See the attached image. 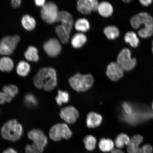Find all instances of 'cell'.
<instances>
[{
	"label": "cell",
	"mask_w": 153,
	"mask_h": 153,
	"mask_svg": "<svg viewBox=\"0 0 153 153\" xmlns=\"http://www.w3.org/2000/svg\"><path fill=\"white\" fill-rule=\"evenodd\" d=\"M34 85L38 89L52 91L57 85L56 71L50 67L40 69L33 79Z\"/></svg>",
	"instance_id": "6da1fadb"
},
{
	"label": "cell",
	"mask_w": 153,
	"mask_h": 153,
	"mask_svg": "<svg viewBox=\"0 0 153 153\" xmlns=\"http://www.w3.org/2000/svg\"><path fill=\"white\" fill-rule=\"evenodd\" d=\"M131 24L135 29L138 28L141 25H144V27L139 30L138 33L140 37L146 38L152 36L153 34V19L146 12H141L135 15L131 20Z\"/></svg>",
	"instance_id": "7a4b0ae2"
},
{
	"label": "cell",
	"mask_w": 153,
	"mask_h": 153,
	"mask_svg": "<svg viewBox=\"0 0 153 153\" xmlns=\"http://www.w3.org/2000/svg\"><path fill=\"white\" fill-rule=\"evenodd\" d=\"M23 128L15 120H9L4 124L1 129V135L4 139L11 141H16L22 137Z\"/></svg>",
	"instance_id": "3957f363"
},
{
	"label": "cell",
	"mask_w": 153,
	"mask_h": 153,
	"mask_svg": "<svg viewBox=\"0 0 153 153\" xmlns=\"http://www.w3.org/2000/svg\"><path fill=\"white\" fill-rule=\"evenodd\" d=\"M72 88L78 92H85L92 87L94 79L91 74L83 75L77 73L71 77L68 80Z\"/></svg>",
	"instance_id": "277c9868"
},
{
	"label": "cell",
	"mask_w": 153,
	"mask_h": 153,
	"mask_svg": "<svg viewBox=\"0 0 153 153\" xmlns=\"http://www.w3.org/2000/svg\"><path fill=\"white\" fill-rule=\"evenodd\" d=\"M72 133L66 124L57 123L53 125L50 130L49 135L51 139L59 141L62 139L68 140L72 136Z\"/></svg>",
	"instance_id": "5b68a950"
},
{
	"label": "cell",
	"mask_w": 153,
	"mask_h": 153,
	"mask_svg": "<svg viewBox=\"0 0 153 153\" xmlns=\"http://www.w3.org/2000/svg\"><path fill=\"white\" fill-rule=\"evenodd\" d=\"M20 40V37L18 35L3 38L0 42V54L6 56L12 54Z\"/></svg>",
	"instance_id": "8992f818"
},
{
	"label": "cell",
	"mask_w": 153,
	"mask_h": 153,
	"mask_svg": "<svg viewBox=\"0 0 153 153\" xmlns=\"http://www.w3.org/2000/svg\"><path fill=\"white\" fill-rule=\"evenodd\" d=\"M59 13L58 7L56 4L52 2H48L42 7L41 18L47 23L52 24L56 22Z\"/></svg>",
	"instance_id": "52a82bcc"
},
{
	"label": "cell",
	"mask_w": 153,
	"mask_h": 153,
	"mask_svg": "<svg viewBox=\"0 0 153 153\" xmlns=\"http://www.w3.org/2000/svg\"><path fill=\"white\" fill-rule=\"evenodd\" d=\"M143 137L140 135L134 136L131 139L127 148L128 153H152L153 149L151 145L146 144L142 147H140L143 141Z\"/></svg>",
	"instance_id": "ba28073f"
},
{
	"label": "cell",
	"mask_w": 153,
	"mask_h": 153,
	"mask_svg": "<svg viewBox=\"0 0 153 153\" xmlns=\"http://www.w3.org/2000/svg\"><path fill=\"white\" fill-rule=\"evenodd\" d=\"M135 58H131V52L129 49H123L118 54L117 63L124 70L129 71L132 70L136 64Z\"/></svg>",
	"instance_id": "9c48e42d"
},
{
	"label": "cell",
	"mask_w": 153,
	"mask_h": 153,
	"mask_svg": "<svg viewBox=\"0 0 153 153\" xmlns=\"http://www.w3.org/2000/svg\"><path fill=\"white\" fill-rule=\"evenodd\" d=\"M43 48L49 56L55 57L60 54L62 47L59 40L55 38H51L44 44Z\"/></svg>",
	"instance_id": "30bf717a"
},
{
	"label": "cell",
	"mask_w": 153,
	"mask_h": 153,
	"mask_svg": "<svg viewBox=\"0 0 153 153\" xmlns=\"http://www.w3.org/2000/svg\"><path fill=\"white\" fill-rule=\"evenodd\" d=\"M60 117L66 123L70 124L75 123L79 117V113L74 107L70 106L65 107L60 110Z\"/></svg>",
	"instance_id": "8fae6325"
},
{
	"label": "cell",
	"mask_w": 153,
	"mask_h": 153,
	"mask_svg": "<svg viewBox=\"0 0 153 153\" xmlns=\"http://www.w3.org/2000/svg\"><path fill=\"white\" fill-rule=\"evenodd\" d=\"M99 3L97 0H79L77 2L78 11L83 14H89L97 10Z\"/></svg>",
	"instance_id": "7c38bea8"
},
{
	"label": "cell",
	"mask_w": 153,
	"mask_h": 153,
	"mask_svg": "<svg viewBox=\"0 0 153 153\" xmlns=\"http://www.w3.org/2000/svg\"><path fill=\"white\" fill-rule=\"evenodd\" d=\"M28 138L33 141V143L45 148L48 144L46 136L41 130L33 129L30 130L27 134Z\"/></svg>",
	"instance_id": "4fadbf2b"
},
{
	"label": "cell",
	"mask_w": 153,
	"mask_h": 153,
	"mask_svg": "<svg viewBox=\"0 0 153 153\" xmlns=\"http://www.w3.org/2000/svg\"><path fill=\"white\" fill-rule=\"evenodd\" d=\"M106 74L113 81H117L124 75V70L117 62H111L108 65Z\"/></svg>",
	"instance_id": "5bb4252c"
},
{
	"label": "cell",
	"mask_w": 153,
	"mask_h": 153,
	"mask_svg": "<svg viewBox=\"0 0 153 153\" xmlns=\"http://www.w3.org/2000/svg\"><path fill=\"white\" fill-rule=\"evenodd\" d=\"M61 22L62 25L70 36L73 26L74 20L71 14L65 11H59L56 22Z\"/></svg>",
	"instance_id": "9a60e30c"
},
{
	"label": "cell",
	"mask_w": 153,
	"mask_h": 153,
	"mask_svg": "<svg viewBox=\"0 0 153 153\" xmlns=\"http://www.w3.org/2000/svg\"><path fill=\"white\" fill-rule=\"evenodd\" d=\"M102 121V117L100 114L94 112H91L88 114L86 124L88 128H94L99 127Z\"/></svg>",
	"instance_id": "2e32d148"
},
{
	"label": "cell",
	"mask_w": 153,
	"mask_h": 153,
	"mask_svg": "<svg viewBox=\"0 0 153 153\" xmlns=\"http://www.w3.org/2000/svg\"><path fill=\"white\" fill-rule=\"evenodd\" d=\"M3 92L6 97L7 102H10L19 92V89L17 86L11 85L4 86L3 88Z\"/></svg>",
	"instance_id": "e0dca14e"
},
{
	"label": "cell",
	"mask_w": 153,
	"mask_h": 153,
	"mask_svg": "<svg viewBox=\"0 0 153 153\" xmlns=\"http://www.w3.org/2000/svg\"><path fill=\"white\" fill-rule=\"evenodd\" d=\"M97 10L101 16L108 17L112 14L113 8L110 3L108 1H104L99 4Z\"/></svg>",
	"instance_id": "ac0fdd59"
},
{
	"label": "cell",
	"mask_w": 153,
	"mask_h": 153,
	"mask_svg": "<svg viewBox=\"0 0 153 153\" xmlns=\"http://www.w3.org/2000/svg\"><path fill=\"white\" fill-rule=\"evenodd\" d=\"M114 143L110 139H101L99 143V148L103 152H111L114 149Z\"/></svg>",
	"instance_id": "d6986e66"
},
{
	"label": "cell",
	"mask_w": 153,
	"mask_h": 153,
	"mask_svg": "<svg viewBox=\"0 0 153 153\" xmlns=\"http://www.w3.org/2000/svg\"><path fill=\"white\" fill-rule=\"evenodd\" d=\"M14 66V62L9 57L4 56L0 59V70L1 71L10 72L13 70Z\"/></svg>",
	"instance_id": "ffe728a7"
},
{
	"label": "cell",
	"mask_w": 153,
	"mask_h": 153,
	"mask_svg": "<svg viewBox=\"0 0 153 153\" xmlns=\"http://www.w3.org/2000/svg\"><path fill=\"white\" fill-rule=\"evenodd\" d=\"M22 24L25 29L28 31L34 30L36 25L35 19L28 14L25 15L22 17Z\"/></svg>",
	"instance_id": "44dd1931"
},
{
	"label": "cell",
	"mask_w": 153,
	"mask_h": 153,
	"mask_svg": "<svg viewBox=\"0 0 153 153\" xmlns=\"http://www.w3.org/2000/svg\"><path fill=\"white\" fill-rule=\"evenodd\" d=\"M131 141L128 136L126 134L122 133L118 136L115 140L114 145L117 149H120L126 146H128Z\"/></svg>",
	"instance_id": "7402d4cb"
},
{
	"label": "cell",
	"mask_w": 153,
	"mask_h": 153,
	"mask_svg": "<svg viewBox=\"0 0 153 153\" xmlns=\"http://www.w3.org/2000/svg\"><path fill=\"white\" fill-rule=\"evenodd\" d=\"M25 56L27 60L30 62H37L39 60L38 50L33 46L28 47L25 52Z\"/></svg>",
	"instance_id": "603a6c76"
},
{
	"label": "cell",
	"mask_w": 153,
	"mask_h": 153,
	"mask_svg": "<svg viewBox=\"0 0 153 153\" xmlns=\"http://www.w3.org/2000/svg\"><path fill=\"white\" fill-rule=\"evenodd\" d=\"M87 41V38L83 33H76L73 37L71 40V44L74 48H79L85 45Z\"/></svg>",
	"instance_id": "cb8c5ba5"
},
{
	"label": "cell",
	"mask_w": 153,
	"mask_h": 153,
	"mask_svg": "<svg viewBox=\"0 0 153 153\" xmlns=\"http://www.w3.org/2000/svg\"><path fill=\"white\" fill-rule=\"evenodd\" d=\"M30 71V66L28 63L24 61L18 63L16 68V72L19 76L25 77L27 76Z\"/></svg>",
	"instance_id": "d4e9b609"
},
{
	"label": "cell",
	"mask_w": 153,
	"mask_h": 153,
	"mask_svg": "<svg viewBox=\"0 0 153 153\" xmlns=\"http://www.w3.org/2000/svg\"><path fill=\"white\" fill-rule=\"evenodd\" d=\"M83 143L85 149L89 152H92L94 150L96 147L97 140L93 135H88L84 138Z\"/></svg>",
	"instance_id": "484cf974"
},
{
	"label": "cell",
	"mask_w": 153,
	"mask_h": 153,
	"mask_svg": "<svg viewBox=\"0 0 153 153\" xmlns=\"http://www.w3.org/2000/svg\"><path fill=\"white\" fill-rule=\"evenodd\" d=\"M104 32L107 38L109 39H114L119 36L118 28L114 26H108L104 29Z\"/></svg>",
	"instance_id": "4316f807"
},
{
	"label": "cell",
	"mask_w": 153,
	"mask_h": 153,
	"mask_svg": "<svg viewBox=\"0 0 153 153\" xmlns=\"http://www.w3.org/2000/svg\"><path fill=\"white\" fill-rule=\"evenodd\" d=\"M124 40L133 47H136L139 45V41L138 38L136 34L133 32H127L124 36Z\"/></svg>",
	"instance_id": "83f0119b"
},
{
	"label": "cell",
	"mask_w": 153,
	"mask_h": 153,
	"mask_svg": "<svg viewBox=\"0 0 153 153\" xmlns=\"http://www.w3.org/2000/svg\"><path fill=\"white\" fill-rule=\"evenodd\" d=\"M55 32L62 43L66 44L68 42L70 36L61 25H59L56 27Z\"/></svg>",
	"instance_id": "f1b7e54d"
},
{
	"label": "cell",
	"mask_w": 153,
	"mask_h": 153,
	"mask_svg": "<svg viewBox=\"0 0 153 153\" xmlns=\"http://www.w3.org/2000/svg\"><path fill=\"white\" fill-rule=\"evenodd\" d=\"M69 100V95L66 91H62L59 90L58 94L55 97V100L57 105L59 106H62L63 104H66Z\"/></svg>",
	"instance_id": "f546056e"
},
{
	"label": "cell",
	"mask_w": 153,
	"mask_h": 153,
	"mask_svg": "<svg viewBox=\"0 0 153 153\" xmlns=\"http://www.w3.org/2000/svg\"><path fill=\"white\" fill-rule=\"evenodd\" d=\"M75 28L78 31L85 32L90 28V24L87 19L81 18L78 19L75 24Z\"/></svg>",
	"instance_id": "4dcf8cb0"
},
{
	"label": "cell",
	"mask_w": 153,
	"mask_h": 153,
	"mask_svg": "<svg viewBox=\"0 0 153 153\" xmlns=\"http://www.w3.org/2000/svg\"><path fill=\"white\" fill-rule=\"evenodd\" d=\"M43 147L32 143L27 145L25 148L26 153H43L44 150Z\"/></svg>",
	"instance_id": "1f68e13d"
},
{
	"label": "cell",
	"mask_w": 153,
	"mask_h": 153,
	"mask_svg": "<svg viewBox=\"0 0 153 153\" xmlns=\"http://www.w3.org/2000/svg\"><path fill=\"white\" fill-rule=\"evenodd\" d=\"M25 102L29 107H34L37 104V99L34 96L31 94H26L24 98Z\"/></svg>",
	"instance_id": "d6a6232c"
},
{
	"label": "cell",
	"mask_w": 153,
	"mask_h": 153,
	"mask_svg": "<svg viewBox=\"0 0 153 153\" xmlns=\"http://www.w3.org/2000/svg\"><path fill=\"white\" fill-rule=\"evenodd\" d=\"M125 113L127 114L130 115L132 113V108L131 105L127 102H124L122 105Z\"/></svg>",
	"instance_id": "836d02e7"
},
{
	"label": "cell",
	"mask_w": 153,
	"mask_h": 153,
	"mask_svg": "<svg viewBox=\"0 0 153 153\" xmlns=\"http://www.w3.org/2000/svg\"><path fill=\"white\" fill-rule=\"evenodd\" d=\"M22 1L21 0H12L11 1V5L14 8H18L20 7Z\"/></svg>",
	"instance_id": "e575fe53"
},
{
	"label": "cell",
	"mask_w": 153,
	"mask_h": 153,
	"mask_svg": "<svg viewBox=\"0 0 153 153\" xmlns=\"http://www.w3.org/2000/svg\"><path fill=\"white\" fill-rule=\"evenodd\" d=\"M6 102H7L6 97L3 91H0V104H4Z\"/></svg>",
	"instance_id": "d590c367"
},
{
	"label": "cell",
	"mask_w": 153,
	"mask_h": 153,
	"mask_svg": "<svg viewBox=\"0 0 153 153\" xmlns=\"http://www.w3.org/2000/svg\"><path fill=\"white\" fill-rule=\"evenodd\" d=\"M35 4L38 7H42L45 4V0H36L34 1Z\"/></svg>",
	"instance_id": "8d00e7d4"
},
{
	"label": "cell",
	"mask_w": 153,
	"mask_h": 153,
	"mask_svg": "<svg viewBox=\"0 0 153 153\" xmlns=\"http://www.w3.org/2000/svg\"><path fill=\"white\" fill-rule=\"evenodd\" d=\"M141 4L145 6H148L152 3V0H140V1Z\"/></svg>",
	"instance_id": "74e56055"
},
{
	"label": "cell",
	"mask_w": 153,
	"mask_h": 153,
	"mask_svg": "<svg viewBox=\"0 0 153 153\" xmlns=\"http://www.w3.org/2000/svg\"><path fill=\"white\" fill-rule=\"evenodd\" d=\"M3 153H18L14 149L9 148L3 151Z\"/></svg>",
	"instance_id": "f35d334b"
},
{
	"label": "cell",
	"mask_w": 153,
	"mask_h": 153,
	"mask_svg": "<svg viewBox=\"0 0 153 153\" xmlns=\"http://www.w3.org/2000/svg\"><path fill=\"white\" fill-rule=\"evenodd\" d=\"M111 153H124L123 151L120 150V149H114L113 150Z\"/></svg>",
	"instance_id": "ab89813d"
},
{
	"label": "cell",
	"mask_w": 153,
	"mask_h": 153,
	"mask_svg": "<svg viewBox=\"0 0 153 153\" xmlns=\"http://www.w3.org/2000/svg\"><path fill=\"white\" fill-rule=\"evenodd\" d=\"M123 1L125 2H129L131 1H130V0H127V1H126V0H125V1Z\"/></svg>",
	"instance_id": "60d3db41"
},
{
	"label": "cell",
	"mask_w": 153,
	"mask_h": 153,
	"mask_svg": "<svg viewBox=\"0 0 153 153\" xmlns=\"http://www.w3.org/2000/svg\"><path fill=\"white\" fill-rule=\"evenodd\" d=\"M152 52L153 53V48H152Z\"/></svg>",
	"instance_id": "b9f144b4"
},
{
	"label": "cell",
	"mask_w": 153,
	"mask_h": 153,
	"mask_svg": "<svg viewBox=\"0 0 153 153\" xmlns=\"http://www.w3.org/2000/svg\"><path fill=\"white\" fill-rule=\"evenodd\" d=\"M152 109H153V104H152Z\"/></svg>",
	"instance_id": "7bdbcfd3"
}]
</instances>
